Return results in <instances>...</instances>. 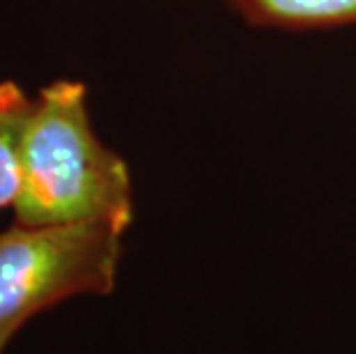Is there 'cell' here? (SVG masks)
<instances>
[{
	"label": "cell",
	"instance_id": "3",
	"mask_svg": "<svg viewBox=\"0 0 356 354\" xmlns=\"http://www.w3.org/2000/svg\"><path fill=\"white\" fill-rule=\"evenodd\" d=\"M30 108L17 83H0V209L17 205L21 191V138Z\"/></svg>",
	"mask_w": 356,
	"mask_h": 354
},
{
	"label": "cell",
	"instance_id": "4",
	"mask_svg": "<svg viewBox=\"0 0 356 354\" xmlns=\"http://www.w3.org/2000/svg\"><path fill=\"white\" fill-rule=\"evenodd\" d=\"M239 10L264 26L356 24V0H244Z\"/></svg>",
	"mask_w": 356,
	"mask_h": 354
},
{
	"label": "cell",
	"instance_id": "2",
	"mask_svg": "<svg viewBox=\"0 0 356 354\" xmlns=\"http://www.w3.org/2000/svg\"><path fill=\"white\" fill-rule=\"evenodd\" d=\"M122 235L106 223H17L0 232V354L37 313L72 297L111 295Z\"/></svg>",
	"mask_w": 356,
	"mask_h": 354
},
{
	"label": "cell",
	"instance_id": "5",
	"mask_svg": "<svg viewBox=\"0 0 356 354\" xmlns=\"http://www.w3.org/2000/svg\"><path fill=\"white\" fill-rule=\"evenodd\" d=\"M230 5H234V7H241V3H244V0H228Z\"/></svg>",
	"mask_w": 356,
	"mask_h": 354
},
{
	"label": "cell",
	"instance_id": "1",
	"mask_svg": "<svg viewBox=\"0 0 356 354\" xmlns=\"http://www.w3.org/2000/svg\"><path fill=\"white\" fill-rule=\"evenodd\" d=\"M79 81L40 90L21 138V225L106 223L124 232L134 221V189L124 159L97 138Z\"/></svg>",
	"mask_w": 356,
	"mask_h": 354
}]
</instances>
